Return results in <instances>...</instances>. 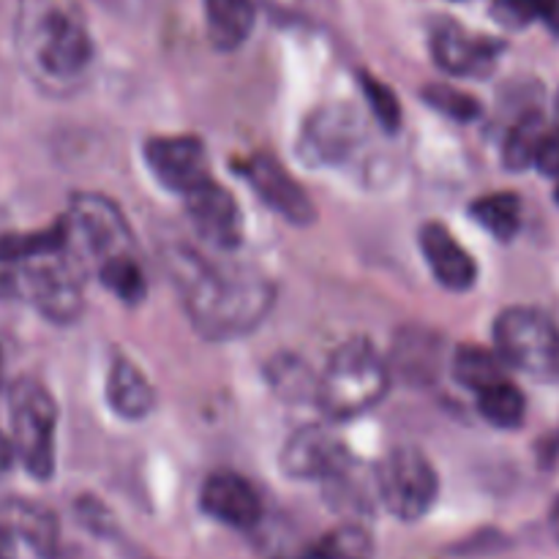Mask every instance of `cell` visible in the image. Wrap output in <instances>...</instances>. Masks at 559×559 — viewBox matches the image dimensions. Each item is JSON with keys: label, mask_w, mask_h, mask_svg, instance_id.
I'll return each instance as SVG.
<instances>
[{"label": "cell", "mask_w": 559, "mask_h": 559, "mask_svg": "<svg viewBox=\"0 0 559 559\" xmlns=\"http://www.w3.org/2000/svg\"><path fill=\"white\" fill-rule=\"evenodd\" d=\"M14 524L36 549L49 551L55 546V535H58L55 522L41 508H20V511H14Z\"/></svg>", "instance_id": "26"}, {"label": "cell", "mask_w": 559, "mask_h": 559, "mask_svg": "<svg viewBox=\"0 0 559 559\" xmlns=\"http://www.w3.org/2000/svg\"><path fill=\"white\" fill-rule=\"evenodd\" d=\"M555 197H557V205H559V186H557V194Z\"/></svg>", "instance_id": "32"}, {"label": "cell", "mask_w": 559, "mask_h": 559, "mask_svg": "<svg viewBox=\"0 0 559 559\" xmlns=\"http://www.w3.org/2000/svg\"><path fill=\"white\" fill-rule=\"evenodd\" d=\"M0 371H3V360H0Z\"/></svg>", "instance_id": "33"}, {"label": "cell", "mask_w": 559, "mask_h": 559, "mask_svg": "<svg viewBox=\"0 0 559 559\" xmlns=\"http://www.w3.org/2000/svg\"><path fill=\"white\" fill-rule=\"evenodd\" d=\"M355 145V118L347 109H322L306 126L300 151L309 162H336Z\"/></svg>", "instance_id": "16"}, {"label": "cell", "mask_w": 559, "mask_h": 559, "mask_svg": "<svg viewBox=\"0 0 559 559\" xmlns=\"http://www.w3.org/2000/svg\"><path fill=\"white\" fill-rule=\"evenodd\" d=\"M282 467L289 478L328 480L347 467V451L322 426H306L295 431L282 451Z\"/></svg>", "instance_id": "11"}, {"label": "cell", "mask_w": 559, "mask_h": 559, "mask_svg": "<svg viewBox=\"0 0 559 559\" xmlns=\"http://www.w3.org/2000/svg\"><path fill=\"white\" fill-rule=\"evenodd\" d=\"M502 364L533 377L559 374V320L527 306L506 309L495 322Z\"/></svg>", "instance_id": "5"}, {"label": "cell", "mask_w": 559, "mask_h": 559, "mask_svg": "<svg viewBox=\"0 0 559 559\" xmlns=\"http://www.w3.org/2000/svg\"><path fill=\"white\" fill-rule=\"evenodd\" d=\"M478 409L497 429H516V426L524 424L527 402H524V393L513 382L497 380L486 385L484 391H478Z\"/></svg>", "instance_id": "19"}, {"label": "cell", "mask_w": 559, "mask_h": 559, "mask_svg": "<svg viewBox=\"0 0 559 559\" xmlns=\"http://www.w3.org/2000/svg\"><path fill=\"white\" fill-rule=\"evenodd\" d=\"M55 429L58 407L55 399L36 380L16 382L11 391V442L27 473L47 480L55 469Z\"/></svg>", "instance_id": "7"}, {"label": "cell", "mask_w": 559, "mask_h": 559, "mask_svg": "<svg viewBox=\"0 0 559 559\" xmlns=\"http://www.w3.org/2000/svg\"><path fill=\"white\" fill-rule=\"evenodd\" d=\"M374 540L358 524H342L317 540L306 559H371Z\"/></svg>", "instance_id": "21"}, {"label": "cell", "mask_w": 559, "mask_h": 559, "mask_svg": "<svg viewBox=\"0 0 559 559\" xmlns=\"http://www.w3.org/2000/svg\"><path fill=\"white\" fill-rule=\"evenodd\" d=\"M420 249L442 287L462 293V289L473 287L478 278V265L473 262V257L442 224L431 222L420 229Z\"/></svg>", "instance_id": "15"}, {"label": "cell", "mask_w": 559, "mask_h": 559, "mask_svg": "<svg viewBox=\"0 0 559 559\" xmlns=\"http://www.w3.org/2000/svg\"><path fill=\"white\" fill-rule=\"evenodd\" d=\"M145 158L158 183L178 194L207 180L205 145L194 136H156L145 142Z\"/></svg>", "instance_id": "10"}, {"label": "cell", "mask_w": 559, "mask_h": 559, "mask_svg": "<svg viewBox=\"0 0 559 559\" xmlns=\"http://www.w3.org/2000/svg\"><path fill=\"white\" fill-rule=\"evenodd\" d=\"M360 87H364L366 98H369L371 104V112H374V118L380 120L382 129L396 131L399 123H402V107H399L396 93H393L388 85H382L380 80H374L371 74L360 76Z\"/></svg>", "instance_id": "25"}, {"label": "cell", "mask_w": 559, "mask_h": 559, "mask_svg": "<svg viewBox=\"0 0 559 559\" xmlns=\"http://www.w3.org/2000/svg\"><path fill=\"white\" fill-rule=\"evenodd\" d=\"M437 66L453 76H478L495 66L500 44L486 36H473L459 25H442L431 38Z\"/></svg>", "instance_id": "13"}, {"label": "cell", "mask_w": 559, "mask_h": 559, "mask_svg": "<svg viewBox=\"0 0 559 559\" xmlns=\"http://www.w3.org/2000/svg\"><path fill=\"white\" fill-rule=\"evenodd\" d=\"M107 402L120 418L140 420L156 407V391H153L151 380L129 358H118L109 369Z\"/></svg>", "instance_id": "17"}, {"label": "cell", "mask_w": 559, "mask_h": 559, "mask_svg": "<svg viewBox=\"0 0 559 559\" xmlns=\"http://www.w3.org/2000/svg\"><path fill=\"white\" fill-rule=\"evenodd\" d=\"M535 167L549 178H559V131H551L540 140L538 153H535Z\"/></svg>", "instance_id": "28"}, {"label": "cell", "mask_w": 559, "mask_h": 559, "mask_svg": "<svg viewBox=\"0 0 559 559\" xmlns=\"http://www.w3.org/2000/svg\"><path fill=\"white\" fill-rule=\"evenodd\" d=\"M20 262L27 298L44 317L55 322H71L80 314L85 265L71 246V235L60 243L33 251Z\"/></svg>", "instance_id": "4"}, {"label": "cell", "mask_w": 559, "mask_h": 559, "mask_svg": "<svg viewBox=\"0 0 559 559\" xmlns=\"http://www.w3.org/2000/svg\"><path fill=\"white\" fill-rule=\"evenodd\" d=\"M254 0H205L207 38L216 49H238L254 27Z\"/></svg>", "instance_id": "18"}, {"label": "cell", "mask_w": 559, "mask_h": 559, "mask_svg": "<svg viewBox=\"0 0 559 559\" xmlns=\"http://www.w3.org/2000/svg\"><path fill=\"white\" fill-rule=\"evenodd\" d=\"M559 0H495V16L508 27H527L538 20H555Z\"/></svg>", "instance_id": "24"}, {"label": "cell", "mask_w": 559, "mask_h": 559, "mask_svg": "<svg viewBox=\"0 0 559 559\" xmlns=\"http://www.w3.org/2000/svg\"><path fill=\"white\" fill-rule=\"evenodd\" d=\"M14 442L9 440V437L0 431V473H5V469L11 467V462H14Z\"/></svg>", "instance_id": "29"}, {"label": "cell", "mask_w": 559, "mask_h": 559, "mask_svg": "<svg viewBox=\"0 0 559 559\" xmlns=\"http://www.w3.org/2000/svg\"><path fill=\"white\" fill-rule=\"evenodd\" d=\"M14 557H16L14 535H11L5 527H0V559H14Z\"/></svg>", "instance_id": "30"}, {"label": "cell", "mask_w": 559, "mask_h": 559, "mask_svg": "<svg viewBox=\"0 0 559 559\" xmlns=\"http://www.w3.org/2000/svg\"><path fill=\"white\" fill-rule=\"evenodd\" d=\"M426 102L459 120H467L473 118V115H478V102H475L473 96H467V93L462 91H453V87L445 85L429 87V91H426Z\"/></svg>", "instance_id": "27"}, {"label": "cell", "mask_w": 559, "mask_h": 559, "mask_svg": "<svg viewBox=\"0 0 559 559\" xmlns=\"http://www.w3.org/2000/svg\"><path fill=\"white\" fill-rule=\"evenodd\" d=\"M14 44L36 85L66 93L85 76L93 38L76 0H20Z\"/></svg>", "instance_id": "2"}, {"label": "cell", "mask_w": 559, "mask_h": 559, "mask_svg": "<svg viewBox=\"0 0 559 559\" xmlns=\"http://www.w3.org/2000/svg\"><path fill=\"white\" fill-rule=\"evenodd\" d=\"M186 213L191 227L205 238L213 249L229 251L240 243V211L224 186L216 180H202L183 194Z\"/></svg>", "instance_id": "9"}, {"label": "cell", "mask_w": 559, "mask_h": 559, "mask_svg": "<svg viewBox=\"0 0 559 559\" xmlns=\"http://www.w3.org/2000/svg\"><path fill=\"white\" fill-rule=\"evenodd\" d=\"M251 189L262 197L267 207L293 224H309L314 218V202L304 191V186L267 153H257L243 167Z\"/></svg>", "instance_id": "12"}, {"label": "cell", "mask_w": 559, "mask_h": 559, "mask_svg": "<svg viewBox=\"0 0 559 559\" xmlns=\"http://www.w3.org/2000/svg\"><path fill=\"white\" fill-rule=\"evenodd\" d=\"M377 489L393 516L415 522L435 506L437 473L418 448H393L377 469Z\"/></svg>", "instance_id": "8"}, {"label": "cell", "mask_w": 559, "mask_h": 559, "mask_svg": "<svg viewBox=\"0 0 559 559\" xmlns=\"http://www.w3.org/2000/svg\"><path fill=\"white\" fill-rule=\"evenodd\" d=\"M551 530H555V535L559 540V500L555 502V508H551Z\"/></svg>", "instance_id": "31"}, {"label": "cell", "mask_w": 559, "mask_h": 559, "mask_svg": "<svg viewBox=\"0 0 559 559\" xmlns=\"http://www.w3.org/2000/svg\"><path fill=\"white\" fill-rule=\"evenodd\" d=\"M388 393V364L369 338H349L328 360L317 402L331 418L347 420L369 413Z\"/></svg>", "instance_id": "3"}, {"label": "cell", "mask_w": 559, "mask_h": 559, "mask_svg": "<svg viewBox=\"0 0 559 559\" xmlns=\"http://www.w3.org/2000/svg\"><path fill=\"white\" fill-rule=\"evenodd\" d=\"M544 136L546 131L540 115H527V118L519 120L506 140V153H502L506 167L513 169V173H522L530 164H535V153H538V145Z\"/></svg>", "instance_id": "23"}, {"label": "cell", "mask_w": 559, "mask_h": 559, "mask_svg": "<svg viewBox=\"0 0 559 559\" xmlns=\"http://www.w3.org/2000/svg\"><path fill=\"white\" fill-rule=\"evenodd\" d=\"M453 374L469 391H484L486 385L497 380H506V371H502V358L500 355L489 353V349L480 347H462L453 358Z\"/></svg>", "instance_id": "22"}, {"label": "cell", "mask_w": 559, "mask_h": 559, "mask_svg": "<svg viewBox=\"0 0 559 559\" xmlns=\"http://www.w3.org/2000/svg\"><path fill=\"white\" fill-rule=\"evenodd\" d=\"M183 304L197 331L207 338H235L254 331L273 306V284L251 267L211 265L178 251L169 260Z\"/></svg>", "instance_id": "1"}, {"label": "cell", "mask_w": 559, "mask_h": 559, "mask_svg": "<svg viewBox=\"0 0 559 559\" xmlns=\"http://www.w3.org/2000/svg\"><path fill=\"white\" fill-rule=\"evenodd\" d=\"M473 218L495 235L497 240H511L522 227V202L511 191H500V194H486L473 202Z\"/></svg>", "instance_id": "20"}, {"label": "cell", "mask_w": 559, "mask_h": 559, "mask_svg": "<svg viewBox=\"0 0 559 559\" xmlns=\"http://www.w3.org/2000/svg\"><path fill=\"white\" fill-rule=\"evenodd\" d=\"M69 235L82 265L93 267L96 273L115 262L136 260L129 224L112 202L98 194L76 197L69 216Z\"/></svg>", "instance_id": "6"}, {"label": "cell", "mask_w": 559, "mask_h": 559, "mask_svg": "<svg viewBox=\"0 0 559 559\" xmlns=\"http://www.w3.org/2000/svg\"><path fill=\"white\" fill-rule=\"evenodd\" d=\"M202 508L216 522L235 530H249L260 522L262 506L246 478L235 473H216L202 486Z\"/></svg>", "instance_id": "14"}]
</instances>
